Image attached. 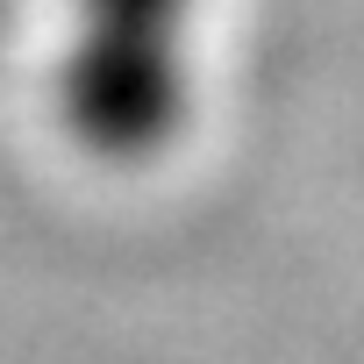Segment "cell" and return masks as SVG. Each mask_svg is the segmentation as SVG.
<instances>
[{"label":"cell","mask_w":364,"mask_h":364,"mask_svg":"<svg viewBox=\"0 0 364 364\" xmlns=\"http://www.w3.org/2000/svg\"><path fill=\"white\" fill-rule=\"evenodd\" d=\"M208 0H72L58 114L79 150L143 164L171 150L200 100Z\"/></svg>","instance_id":"6da1fadb"}]
</instances>
